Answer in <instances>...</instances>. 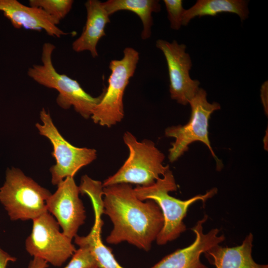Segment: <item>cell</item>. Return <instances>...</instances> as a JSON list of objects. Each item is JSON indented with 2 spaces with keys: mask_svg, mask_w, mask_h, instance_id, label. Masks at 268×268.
Returning <instances> with one entry per match:
<instances>
[{
  "mask_svg": "<svg viewBox=\"0 0 268 268\" xmlns=\"http://www.w3.org/2000/svg\"><path fill=\"white\" fill-rule=\"evenodd\" d=\"M103 213L108 215L113 228L106 238L109 244L126 241L149 251L164 224L162 212L152 200L138 199L129 184L103 188Z\"/></svg>",
  "mask_w": 268,
  "mask_h": 268,
  "instance_id": "6da1fadb",
  "label": "cell"
},
{
  "mask_svg": "<svg viewBox=\"0 0 268 268\" xmlns=\"http://www.w3.org/2000/svg\"><path fill=\"white\" fill-rule=\"evenodd\" d=\"M134 189L138 199L154 201L162 212L164 224L156 239L158 245H164L176 239L186 230L184 219L192 204L198 201L205 202L217 193V189L214 188L204 194L197 195L186 200L174 198L169 193L176 191L177 186L170 169L153 184L146 187L137 186Z\"/></svg>",
  "mask_w": 268,
  "mask_h": 268,
  "instance_id": "7a4b0ae2",
  "label": "cell"
},
{
  "mask_svg": "<svg viewBox=\"0 0 268 268\" xmlns=\"http://www.w3.org/2000/svg\"><path fill=\"white\" fill-rule=\"evenodd\" d=\"M55 48L49 42L43 44L42 64L30 67L28 75L40 85L56 90L59 92L56 101L60 107L68 109L73 107L84 118H90L94 108L102 99L103 91L99 96L93 97L84 91L77 80L57 72L52 59Z\"/></svg>",
  "mask_w": 268,
  "mask_h": 268,
  "instance_id": "3957f363",
  "label": "cell"
},
{
  "mask_svg": "<svg viewBox=\"0 0 268 268\" xmlns=\"http://www.w3.org/2000/svg\"><path fill=\"white\" fill-rule=\"evenodd\" d=\"M123 140L128 147L127 159L118 171L104 180L103 187L118 184H134L146 187L153 184L169 169L165 166V155L149 139L138 141L126 132Z\"/></svg>",
  "mask_w": 268,
  "mask_h": 268,
  "instance_id": "277c9868",
  "label": "cell"
},
{
  "mask_svg": "<svg viewBox=\"0 0 268 268\" xmlns=\"http://www.w3.org/2000/svg\"><path fill=\"white\" fill-rule=\"evenodd\" d=\"M51 194L20 169L12 167L6 170L0 188V201L11 220H33L48 211L46 202Z\"/></svg>",
  "mask_w": 268,
  "mask_h": 268,
  "instance_id": "5b68a950",
  "label": "cell"
},
{
  "mask_svg": "<svg viewBox=\"0 0 268 268\" xmlns=\"http://www.w3.org/2000/svg\"><path fill=\"white\" fill-rule=\"evenodd\" d=\"M121 60L111 61V74L108 86L103 91L100 102L95 107L91 116L93 122L110 128L124 117L123 97L130 78L133 76L139 60L138 52L131 47L124 50Z\"/></svg>",
  "mask_w": 268,
  "mask_h": 268,
  "instance_id": "8992f818",
  "label": "cell"
},
{
  "mask_svg": "<svg viewBox=\"0 0 268 268\" xmlns=\"http://www.w3.org/2000/svg\"><path fill=\"white\" fill-rule=\"evenodd\" d=\"M189 104L191 109L189 122L184 125L169 127L165 131L166 136L175 138L169 149L168 159L171 162H175L188 150L190 144L195 141H200L207 147L216 161L217 169L220 170L223 164L211 146L208 127L211 115L215 111L219 110L220 105L216 102L209 103L205 90L201 88Z\"/></svg>",
  "mask_w": 268,
  "mask_h": 268,
  "instance_id": "52a82bcc",
  "label": "cell"
},
{
  "mask_svg": "<svg viewBox=\"0 0 268 268\" xmlns=\"http://www.w3.org/2000/svg\"><path fill=\"white\" fill-rule=\"evenodd\" d=\"M42 124L35 126L39 134L51 142L53 156L56 163L50 169L51 182L58 185L67 177H74L83 167L93 162L97 157L96 150L92 148L76 147L67 141L60 134L51 116L44 108L40 113Z\"/></svg>",
  "mask_w": 268,
  "mask_h": 268,
  "instance_id": "ba28073f",
  "label": "cell"
},
{
  "mask_svg": "<svg viewBox=\"0 0 268 268\" xmlns=\"http://www.w3.org/2000/svg\"><path fill=\"white\" fill-rule=\"evenodd\" d=\"M32 221V231L25 240L26 251L53 266H62L76 250L72 240L60 231L59 223L48 211Z\"/></svg>",
  "mask_w": 268,
  "mask_h": 268,
  "instance_id": "9c48e42d",
  "label": "cell"
},
{
  "mask_svg": "<svg viewBox=\"0 0 268 268\" xmlns=\"http://www.w3.org/2000/svg\"><path fill=\"white\" fill-rule=\"evenodd\" d=\"M156 46L162 52L166 61L171 99L183 105L189 104L199 91L200 82L190 75L192 62L186 51V46L176 40L169 42L158 39Z\"/></svg>",
  "mask_w": 268,
  "mask_h": 268,
  "instance_id": "30bf717a",
  "label": "cell"
},
{
  "mask_svg": "<svg viewBox=\"0 0 268 268\" xmlns=\"http://www.w3.org/2000/svg\"><path fill=\"white\" fill-rule=\"evenodd\" d=\"M80 193L73 177H67L57 185V189L48 199V211L53 215L63 233L70 239L77 235L86 218Z\"/></svg>",
  "mask_w": 268,
  "mask_h": 268,
  "instance_id": "8fae6325",
  "label": "cell"
},
{
  "mask_svg": "<svg viewBox=\"0 0 268 268\" xmlns=\"http://www.w3.org/2000/svg\"><path fill=\"white\" fill-rule=\"evenodd\" d=\"M205 214L191 229L195 235L193 242L166 256L151 268H208L200 259L201 255L212 247L223 242L225 237L213 228L204 233L203 225L207 219Z\"/></svg>",
  "mask_w": 268,
  "mask_h": 268,
  "instance_id": "7c38bea8",
  "label": "cell"
},
{
  "mask_svg": "<svg viewBox=\"0 0 268 268\" xmlns=\"http://www.w3.org/2000/svg\"><path fill=\"white\" fill-rule=\"evenodd\" d=\"M0 11L17 29L44 30L57 38L69 34L59 28V23L39 7L27 6L16 0H0Z\"/></svg>",
  "mask_w": 268,
  "mask_h": 268,
  "instance_id": "4fadbf2b",
  "label": "cell"
},
{
  "mask_svg": "<svg viewBox=\"0 0 268 268\" xmlns=\"http://www.w3.org/2000/svg\"><path fill=\"white\" fill-rule=\"evenodd\" d=\"M85 6L87 12L85 24L80 36L72 43V48L77 53L88 51L95 58L98 56L97 44L106 35L105 28L110 22V15L100 0H88Z\"/></svg>",
  "mask_w": 268,
  "mask_h": 268,
  "instance_id": "5bb4252c",
  "label": "cell"
},
{
  "mask_svg": "<svg viewBox=\"0 0 268 268\" xmlns=\"http://www.w3.org/2000/svg\"><path fill=\"white\" fill-rule=\"evenodd\" d=\"M253 235L250 233L240 245L222 247L216 245L203 254L216 268H268V265L257 263L252 255Z\"/></svg>",
  "mask_w": 268,
  "mask_h": 268,
  "instance_id": "9a60e30c",
  "label": "cell"
},
{
  "mask_svg": "<svg viewBox=\"0 0 268 268\" xmlns=\"http://www.w3.org/2000/svg\"><path fill=\"white\" fill-rule=\"evenodd\" d=\"M248 2L244 0H198L183 16L182 26H187L197 16H216L223 12L238 15L242 21L249 16Z\"/></svg>",
  "mask_w": 268,
  "mask_h": 268,
  "instance_id": "2e32d148",
  "label": "cell"
},
{
  "mask_svg": "<svg viewBox=\"0 0 268 268\" xmlns=\"http://www.w3.org/2000/svg\"><path fill=\"white\" fill-rule=\"evenodd\" d=\"M103 4L110 16L120 10L135 13L142 23L141 37L143 40L151 36L153 23L152 13L158 12L161 9L159 1L157 0H108L103 2Z\"/></svg>",
  "mask_w": 268,
  "mask_h": 268,
  "instance_id": "e0dca14e",
  "label": "cell"
},
{
  "mask_svg": "<svg viewBox=\"0 0 268 268\" xmlns=\"http://www.w3.org/2000/svg\"><path fill=\"white\" fill-rule=\"evenodd\" d=\"M100 215L95 216L94 224L86 236L76 235L74 242L79 247H85L92 254L101 268H124L116 260L110 248L101 240L100 233L102 221Z\"/></svg>",
  "mask_w": 268,
  "mask_h": 268,
  "instance_id": "ac0fdd59",
  "label": "cell"
},
{
  "mask_svg": "<svg viewBox=\"0 0 268 268\" xmlns=\"http://www.w3.org/2000/svg\"><path fill=\"white\" fill-rule=\"evenodd\" d=\"M72 0H30V6L39 7L59 23L70 11Z\"/></svg>",
  "mask_w": 268,
  "mask_h": 268,
  "instance_id": "d6986e66",
  "label": "cell"
},
{
  "mask_svg": "<svg viewBox=\"0 0 268 268\" xmlns=\"http://www.w3.org/2000/svg\"><path fill=\"white\" fill-rule=\"evenodd\" d=\"M95 266H98L97 263L91 252L87 248L80 247L64 268H91Z\"/></svg>",
  "mask_w": 268,
  "mask_h": 268,
  "instance_id": "ffe728a7",
  "label": "cell"
},
{
  "mask_svg": "<svg viewBox=\"0 0 268 268\" xmlns=\"http://www.w3.org/2000/svg\"><path fill=\"white\" fill-rule=\"evenodd\" d=\"M168 18L170 21V27L178 30L182 26L183 16L185 9L181 0H164Z\"/></svg>",
  "mask_w": 268,
  "mask_h": 268,
  "instance_id": "44dd1931",
  "label": "cell"
},
{
  "mask_svg": "<svg viewBox=\"0 0 268 268\" xmlns=\"http://www.w3.org/2000/svg\"><path fill=\"white\" fill-rule=\"evenodd\" d=\"M16 258L8 254L0 247V268H6L10 262H15Z\"/></svg>",
  "mask_w": 268,
  "mask_h": 268,
  "instance_id": "7402d4cb",
  "label": "cell"
},
{
  "mask_svg": "<svg viewBox=\"0 0 268 268\" xmlns=\"http://www.w3.org/2000/svg\"><path fill=\"white\" fill-rule=\"evenodd\" d=\"M49 264L38 258L34 257L33 259L30 261L28 268H47Z\"/></svg>",
  "mask_w": 268,
  "mask_h": 268,
  "instance_id": "603a6c76",
  "label": "cell"
},
{
  "mask_svg": "<svg viewBox=\"0 0 268 268\" xmlns=\"http://www.w3.org/2000/svg\"><path fill=\"white\" fill-rule=\"evenodd\" d=\"M91 268H100V267H99L98 266H95V267H92Z\"/></svg>",
  "mask_w": 268,
  "mask_h": 268,
  "instance_id": "cb8c5ba5",
  "label": "cell"
}]
</instances>
